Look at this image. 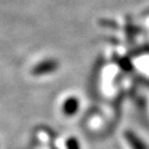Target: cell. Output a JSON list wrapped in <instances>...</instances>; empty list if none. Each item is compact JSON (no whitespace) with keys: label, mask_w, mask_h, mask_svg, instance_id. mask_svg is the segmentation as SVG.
Returning a JSON list of instances; mask_svg holds the SVG:
<instances>
[{"label":"cell","mask_w":149,"mask_h":149,"mask_svg":"<svg viewBox=\"0 0 149 149\" xmlns=\"http://www.w3.org/2000/svg\"><path fill=\"white\" fill-rule=\"evenodd\" d=\"M80 109V100L76 96H70L63 102L62 104V112L66 116H74L77 114Z\"/></svg>","instance_id":"7a4b0ae2"},{"label":"cell","mask_w":149,"mask_h":149,"mask_svg":"<svg viewBox=\"0 0 149 149\" xmlns=\"http://www.w3.org/2000/svg\"><path fill=\"white\" fill-rule=\"evenodd\" d=\"M66 149H81L80 148L79 141H78L77 138H70V139L66 141Z\"/></svg>","instance_id":"277c9868"},{"label":"cell","mask_w":149,"mask_h":149,"mask_svg":"<svg viewBox=\"0 0 149 149\" xmlns=\"http://www.w3.org/2000/svg\"><path fill=\"white\" fill-rule=\"evenodd\" d=\"M59 68V62L55 59H46L37 64H35L31 70V74L33 76L40 77V76H46V74H52Z\"/></svg>","instance_id":"6da1fadb"},{"label":"cell","mask_w":149,"mask_h":149,"mask_svg":"<svg viewBox=\"0 0 149 149\" xmlns=\"http://www.w3.org/2000/svg\"><path fill=\"white\" fill-rule=\"evenodd\" d=\"M124 137H125L126 142H127V144L130 145L132 149H148L146 143L135 132L127 130L124 134Z\"/></svg>","instance_id":"3957f363"}]
</instances>
